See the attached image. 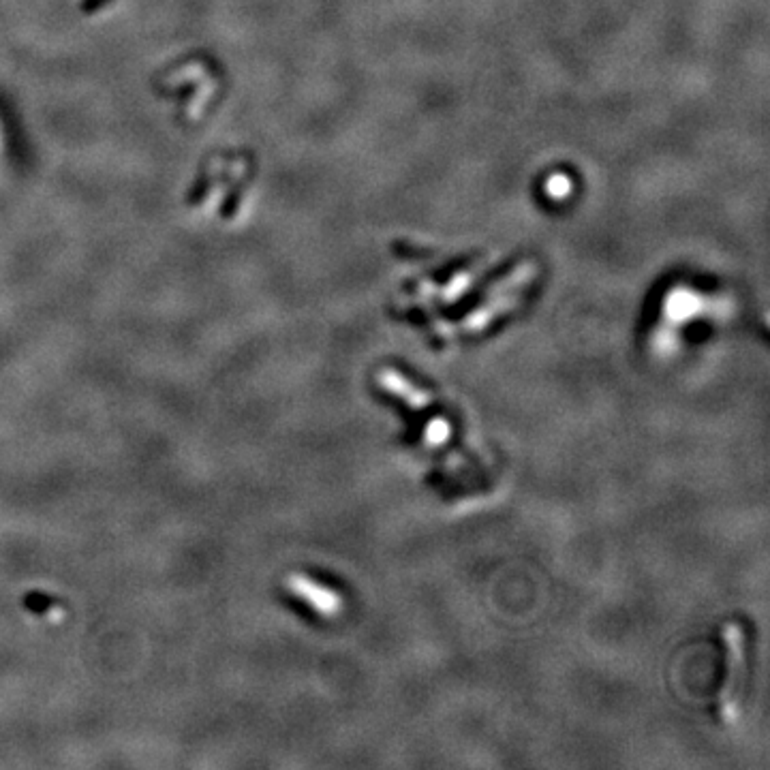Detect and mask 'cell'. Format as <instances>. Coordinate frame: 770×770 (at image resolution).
<instances>
[{
  "instance_id": "cell-1",
  "label": "cell",
  "mask_w": 770,
  "mask_h": 770,
  "mask_svg": "<svg viewBox=\"0 0 770 770\" xmlns=\"http://www.w3.org/2000/svg\"><path fill=\"white\" fill-rule=\"evenodd\" d=\"M726 646V679L717 693V715L723 723H734L741 717V698L745 683V631L738 623L723 627Z\"/></svg>"
},
{
  "instance_id": "cell-2",
  "label": "cell",
  "mask_w": 770,
  "mask_h": 770,
  "mask_svg": "<svg viewBox=\"0 0 770 770\" xmlns=\"http://www.w3.org/2000/svg\"><path fill=\"white\" fill-rule=\"evenodd\" d=\"M287 587H289V591H294L298 597L304 599L306 604H311V608L319 610L321 614H334L338 608H341L338 597L330 589L319 587V584L311 578L294 576V578H289Z\"/></svg>"
}]
</instances>
